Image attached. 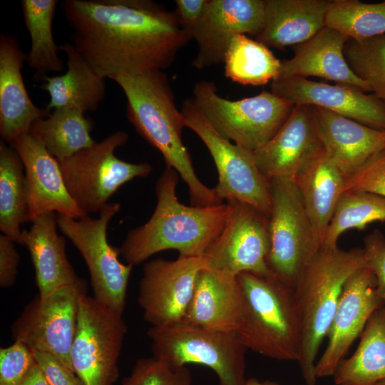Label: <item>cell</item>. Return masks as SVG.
<instances>
[{"label": "cell", "mask_w": 385, "mask_h": 385, "mask_svg": "<svg viewBox=\"0 0 385 385\" xmlns=\"http://www.w3.org/2000/svg\"><path fill=\"white\" fill-rule=\"evenodd\" d=\"M36 361L50 385H83L77 375L53 356L33 351Z\"/></svg>", "instance_id": "obj_41"}, {"label": "cell", "mask_w": 385, "mask_h": 385, "mask_svg": "<svg viewBox=\"0 0 385 385\" xmlns=\"http://www.w3.org/2000/svg\"><path fill=\"white\" fill-rule=\"evenodd\" d=\"M315 108L325 153L346 178L385 150V130Z\"/></svg>", "instance_id": "obj_23"}, {"label": "cell", "mask_w": 385, "mask_h": 385, "mask_svg": "<svg viewBox=\"0 0 385 385\" xmlns=\"http://www.w3.org/2000/svg\"><path fill=\"white\" fill-rule=\"evenodd\" d=\"M208 0H175L174 11L178 21L188 37L192 40V32L200 20Z\"/></svg>", "instance_id": "obj_43"}, {"label": "cell", "mask_w": 385, "mask_h": 385, "mask_svg": "<svg viewBox=\"0 0 385 385\" xmlns=\"http://www.w3.org/2000/svg\"><path fill=\"white\" fill-rule=\"evenodd\" d=\"M178 178L175 170L166 167L157 180V203L151 217L130 230L118 248L127 264L138 265L168 250H175L181 256L203 257L221 232L227 203L209 207L180 203L175 191Z\"/></svg>", "instance_id": "obj_3"}, {"label": "cell", "mask_w": 385, "mask_h": 385, "mask_svg": "<svg viewBox=\"0 0 385 385\" xmlns=\"http://www.w3.org/2000/svg\"><path fill=\"white\" fill-rule=\"evenodd\" d=\"M264 13V0H208L192 32L197 45L192 66L202 69L224 63L234 36L260 34Z\"/></svg>", "instance_id": "obj_18"}, {"label": "cell", "mask_w": 385, "mask_h": 385, "mask_svg": "<svg viewBox=\"0 0 385 385\" xmlns=\"http://www.w3.org/2000/svg\"><path fill=\"white\" fill-rule=\"evenodd\" d=\"M331 1L265 0L264 22L257 40L284 49L310 39L326 26Z\"/></svg>", "instance_id": "obj_25"}, {"label": "cell", "mask_w": 385, "mask_h": 385, "mask_svg": "<svg viewBox=\"0 0 385 385\" xmlns=\"http://www.w3.org/2000/svg\"><path fill=\"white\" fill-rule=\"evenodd\" d=\"M270 88L271 92L294 106L321 108L370 127L385 130V102L374 94H365L356 87L292 77L274 79Z\"/></svg>", "instance_id": "obj_20"}, {"label": "cell", "mask_w": 385, "mask_h": 385, "mask_svg": "<svg viewBox=\"0 0 385 385\" xmlns=\"http://www.w3.org/2000/svg\"><path fill=\"white\" fill-rule=\"evenodd\" d=\"M187 366H173L153 356L137 360L121 385H192Z\"/></svg>", "instance_id": "obj_37"}, {"label": "cell", "mask_w": 385, "mask_h": 385, "mask_svg": "<svg viewBox=\"0 0 385 385\" xmlns=\"http://www.w3.org/2000/svg\"><path fill=\"white\" fill-rule=\"evenodd\" d=\"M56 0H22L24 21L31 38V48L25 61L35 71L34 79L41 81L48 73L59 72L63 61L58 56L60 47L54 41L52 22Z\"/></svg>", "instance_id": "obj_31"}, {"label": "cell", "mask_w": 385, "mask_h": 385, "mask_svg": "<svg viewBox=\"0 0 385 385\" xmlns=\"http://www.w3.org/2000/svg\"><path fill=\"white\" fill-rule=\"evenodd\" d=\"M120 208L118 202L108 203L97 218L85 215L74 219L57 214V223L87 265L93 297L123 314L133 266L120 261L118 248L113 247L107 237L108 224Z\"/></svg>", "instance_id": "obj_10"}, {"label": "cell", "mask_w": 385, "mask_h": 385, "mask_svg": "<svg viewBox=\"0 0 385 385\" xmlns=\"http://www.w3.org/2000/svg\"><path fill=\"white\" fill-rule=\"evenodd\" d=\"M71 43L101 76L168 68L190 41L174 11L145 0H64Z\"/></svg>", "instance_id": "obj_1"}, {"label": "cell", "mask_w": 385, "mask_h": 385, "mask_svg": "<svg viewBox=\"0 0 385 385\" xmlns=\"http://www.w3.org/2000/svg\"><path fill=\"white\" fill-rule=\"evenodd\" d=\"M348 191L368 192L385 197V150L375 154L345 179L343 192Z\"/></svg>", "instance_id": "obj_39"}, {"label": "cell", "mask_w": 385, "mask_h": 385, "mask_svg": "<svg viewBox=\"0 0 385 385\" xmlns=\"http://www.w3.org/2000/svg\"><path fill=\"white\" fill-rule=\"evenodd\" d=\"M245 313V299L237 278L222 271L202 268L183 322L208 330L237 332Z\"/></svg>", "instance_id": "obj_21"}, {"label": "cell", "mask_w": 385, "mask_h": 385, "mask_svg": "<svg viewBox=\"0 0 385 385\" xmlns=\"http://www.w3.org/2000/svg\"><path fill=\"white\" fill-rule=\"evenodd\" d=\"M19 385H50L37 363Z\"/></svg>", "instance_id": "obj_44"}, {"label": "cell", "mask_w": 385, "mask_h": 385, "mask_svg": "<svg viewBox=\"0 0 385 385\" xmlns=\"http://www.w3.org/2000/svg\"><path fill=\"white\" fill-rule=\"evenodd\" d=\"M385 102V101H384Z\"/></svg>", "instance_id": "obj_47"}, {"label": "cell", "mask_w": 385, "mask_h": 385, "mask_svg": "<svg viewBox=\"0 0 385 385\" xmlns=\"http://www.w3.org/2000/svg\"><path fill=\"white\" fill-rule=\"evenodd\" d=\"M245 385H280V384L274 381H261L256 378H250V379H247Z\"/></svg>", "instance_id": "obj_45"}, {"label": "cell", "mask_w": 385, "mask_h": 385, "mask_svg": "<svg viewBox=\"0 0 385 385\" xmlns=\"http://www.w3.org/2000/svg\"><path fill=\"white\" fill-rule=\"evenodd\" d=\"M346 178L324 153L294 180L310 220L314 236L322 245Z\"/></svg>", "instance_id": "obj_28"}, {"label": "cell", "mask_w": 385, "mask_h": 385, "mask_svg": "<svg viewBox=\"0 0 385 385\" xmlns=\"http://www.w3.org/2000/svg\"><path fill=\"white\" fill-rule=\"evenodd\" d=\"M193 99L211 125L224 138L253 152L278 132L294 105L271 91L231 101L218 95L212 81H200Z\"/></svg>", "instance_id": "obj_6"}, {"label": "cell", "mask_w": 385, "mask_h": 385, "mask_svg": "<svg viewBox=\"0 0 385 385\" xmlns=\"http://www.w3.org/2000/svg\"><path fill=\"white\" fill-rule=\"evenodd\" d=\"M245 313L236 332L245 346L269 359L295 361L299 357L300 323L294 289L273 274L237 275Z\"/></svg>", "instance_id": "obj_5"}, {"label": "cell", "mask_w": 385, "mask_h": 385, "mask_svg": "<svg viewBox=\"0 0 385 385\" xmlns=\"http://www.w3.org/2000/svg\"><path fill=\"white\" fill-rule=\"evenodd\" d=\"M93 122L81 111L57 108L33 123L29 133L57 160L67 158L93 145L90 133Z\"/></svg>", "instance_id": "obj_30"}, {"label": "cell", "mask_w": 385, "mask_h": 385, "mask_svg": "<svg viewBox=\"0 0 385 385\" xmlns=\"http://www.w3.org/2000/svg\"><path fill=\"white\" fill-rule=\"evenodd\" d=\"M185 127L201 139L208 149L218 173L214 190L217 197L247 203L269 217L270 192L269 181L259 170L254 152L231 143L209 123L193 98L182 106Z\"/></svg>", "instance_id": "obj_11"}, {"label": "cell", "mask_w": 385, "mask_h": 385, "mask_svg": "<svg viewBox=\"0 0 385 385\" xmlns=\"http://www.w3.org/2000/svg\"><path fill=\"white\" fill-rule=\"evenodd\" d=\"M25 61L17 39L10 34L0 37V135L1 140L12 144L29 133L31 125L48 116L46 108L32 102L26 88L22 67Z\"/></svg>", "instance_id": "obj_22"}, {"label": "cell", "mask_w": 385, "mask_h": 385, "mask_svg": "<svg viewBox=\"0 0 385 385\" xmlns=\"http://www.w3.org/2000/svg\"><path fill=\"white\" fill-rule=\"evenodd\" d=\"M36 364L34 352L20 342L1 348L0 385H19Z\"/></svg>", "instance_id": "obj_38"}, {"label": "cell", "mask_w": 385, "mask_h": 385, "mask_svg": "<svg viewBox=\"0 0 385 385\" xmlns=\"http://www.w3.org/2000/svg\"><path fill=\"white\" fill-rule=\"evenodd\" d=\"M16 243L8 236L0 235V286H12L16 279L20 255L14 246Z\"/></svg>", "instance_id": "obj_42"}, {"label": "cell", "mask_w": 385, "mask_h": 385, "mask_svg": "<svg viewBox=\"0 0 385 385\" xmlns=\"http://www.w3.org/2000/svg\"><path fill=\"white\" fill-rule=\"evenodd\" d=\"M326 26L356 41L385 34V1L379 3L331 1Z\"/></svg>", "instance_id": "obj_35"}, {"label": "cell", "mask_w": 385, "mask_h": 385, "mask_svg": "<svg viewBox=\"0 0 385 385\" xmlns=\"http://www.w3.org/2000/svg\"><path fill=\"white\" fill-rule=\"evenodd\" d=\"M385 221V197L363 191L344 192L340 196L326 230L322 246H337L339 236L349 229Z\"/></svg>", "instance_id": "obj_34"}, {"label": "cell", "mask_w": 385, "mask_h": 385, "mask_svg": "<svg viewBox=\"0 0 385 385\" xmlns=\"http://www.w3.org/2000/svg\"><path fill=\"white\" fill-rule=\"evenodd\" d=\"M384 306L372 271L364 267L344 283L327 337L325 350L316 363L317 378L332 376L374 312Z\"/></svg>", "instance_id": "obj_16"}, {"label": "cell", "mask_w": 385, "mask_h": 385, "mask_svg": "<svg viewBox=\"0 0 385 385\" xmlns=\"http://www.w3.org/2000/svg\"><path fill=\"white\" fill-rule=\"evenodd\" d=\"M154 356L176 366L202 365L213 371L218 385H245L247 349L236 332L205 329L184 322L147 332Z\"/></svg>", "instance_id": "obj_7"}, {"label": "cell", "mask_w": 385, "mask_h": 385, "mask_svg": "<svg viewBox=\"0 0 385 385\" xmlns=\"http://www.w3.org/2000/svg\"><path fill=\"white\" fill-rule=\"evenodd\" d=\"M324 153L316 108L295 105L278 132L254 152V157L259 170L269 181L294 179Z\"/></svg>", "instance_id": "obj_17"}, {"label": "cell", "mask_w": 385, "mask_h": 385, "mask_svg": "<svg viewBox=\"0 0 385 385\" xmlns=\"http://www.w3.org/2000/svg\"><path fill=\"white\" fill-rule=\"evenodd\" d=\"M366 266L363 248L321 247L301 272L294 294L300 323L297 363L307 385L317 382V356L327 337L344 283Z\"/></svg>", "instance_id": "obj_4"}, {"label": "cell", "mask_w": 385, "mask_h": 385, "mask_svg": "<svg viewBox=\"0 0 385 385\" xmlns=\"http://www.w3.org/2000/svg\"><path fill=\"white\" fill-rule=\"evenodd\" d=\"M24 168L27 221L47 212L79 219L85 213L70 195L58 160L30 133L12 144Z\"/></svg>", "instance_id": "obj_19"}, {"label": "cell", "mask_w": 385, "mask_h": 385, "mask_svg": "<svg viewBox=\"0 0 385 385\" xmlns=\"http://www.w3.org/2000/svg\"><path fill=\"white\" fill-rule=\"evenodd\" d=\"M59 47L67 55L68 68L64 74L46 76L39 86L50 96L46 109L73 108L84 113L96 111L106 96V78L93 69L71 42H65Z\"/></svg>", "instance_id": "obj_27"}, {"label": "cell", "mask_w": 385, "mask_h": 385, "mask_svg": "<svg viewBox=\"0 0 385 385\" xmlns=\"http://www.w3.org/2000/svg\"><path fill=\"white\" fill-rule=\"evenodd\" d=\"M24 165L12 145L0 142V230L22 245L21 225L27 221Z\"/></svg>", "instance_id": "obj_32"}, {"label": "cell", "mask_w": 385, "mask_h": 385, "mask_svg": "<svg viewBox=\"0 0 385 385\" xmlns=\"http://www.w3.org/2000/svg\"><path fill=\"white\" fill-rule=\"evenodd\" d=\"M364 256L366 267L374 273L377 291L385 304V237L374 230L364 239Z\"/></svg>", "instance_id": "obj_40"}, {"label": "cell", "mask_w": 385, "mask_h": 385, "mask_svg": "<svg viewBox=\"0 0 385 385\" xmlns=\"http://www.w3.org/2000/svg\"><path fill=\"white\" fill-rule=\"evenodd\" d=\"M377 385H385V381L381 382L378 384Z\"/></svg>", "instance_id": "obj_46"}, {"label": "cell", "mask_w": 385, "mask_h": 385, "mask_svg": "<svg viewBox=\"0 0 385 385\" xmlns=\"http://www.w3.org/2000/svg\"><path fill=\"white\" fill-rule=\"evenodd\" d=\"M29 230L22 232V245L29 252L35 270L38 294L45 296L81 280L66 251V240L57 232V213L36 217Z\"/></svg>", "instance_id": "obj_26"}, {"label": "cell", "mask_w": 385, "mask_h": 385, "mask_svg": "<svg viewBox=\"0 0 385 385\" xmlns=\"http://www.w3.org/2000/svg\"><path fill=\"white\" fill-rule=\"evenodd\" d=\"M353 73L378 98L385 101V34L363 40L349 39L344 48Z\"/></svg>", "instance_id": "obj_36"}, {"label": "cell", "mask_w": 385, "mask_h": 385, "mask_svg": "<svg viewBox=\"0 0 385 385\" xmlns=\"http://www.w3.org/2000/svg\"><path fill=\"white\" fill-rule=\"evenodd\" d=\"M127 99V117L136 131L163 155L166 167L175 170L189 189L191 205H220L214 188L197 178L182 140L183 114L175 103L166 74L161 70L122 74L113 79Z\"/></svg>", "instance_id": "obj_2"}, {"label": "cell", "mask_w": 385, "mask_h": 385, "mask_svg": "<svg viewBox=\"0 0 385 385\" xmlns=\"http://www.w3.org/2000/svg\"><path fill=\"white\" fill-rule=\"evenodd\" d=\"M336 385H377L385 381V307L369 318L354 353L340 364Z\"/></svg>", "instance_id": "obj_29"}, {"label": "cell", "mask_w": 385, "mask_h": 385, "mask_svg": "<svg viewBox=\"0 0 385 385\" xmlns=\"http://www.w3.org/2000/svg\"><path fill=\"white\" fill-rule=\"evenodd\" d=\"M349 39L325 26L310 39L295 46L294 56L282 62L277 78L319 77L370 92L369 86L353 73L345 59L344 48Z\"/></svg>", "instance_id": "obj_24"}, {"label": "cell", "mask_w": 385, "mask_h": 385, "mask_svg": "<svg viewBox=\"0 0 385 385\" xmlns=\"http://www.w3.org/2000/svg\"><path fill=\"white\" fill-rule=\"evenodd\" d=\"M269 186L270 249L267 264L275 277L294 288L303 268L322 245L294 180L274 178Z\"/></svg>", "instance_id": "obj_9"}, {"label": "cell", "mask_w": 385, "mask_h": 385, "mask_svg": "<svg viewBox=\"0 0 385 385\" xmlns=\"http://www.w3.org/2000/svg\"><path fill=\"white\" fill-rule=\"evenodd\" d=\"M203 257L179 255L176 260L156 258L145 263L139 283L138 303L151 327L183 322Z\"/></svg>", "instance_id": "obj_15"}, {"label": "cell", "mask_w": 385, "mask_h": 385, "mask_svg": "<svg viewBox=\"0 0 385 385\" xmlns=\"http://www.w3.org/2000/svg\"><path fill=\"white\" fill-rule=\"evenodd\" d=\"M224 227L203 255L205 267L235 276L272 274L267 264L270 249L268 217L235 200L227 201Z\"/></svg>", "instance_id": "obj_14"}, {"label": "cell", "mask_w": 385, "mask_h": 385, "mask_svg": "<svg viewBox=\"0 0 385 385\" xmlns=\"http://www.w3.org/2000/svg\"><path fill=\"white\" fill-rule=\"evenodd\" d=\"M224 63L227 78L252 86L265 85L277 78L282 66L268 46L245 34L232 38Z\"/></svg>", "instance_id": "obj_33"}, {"label": "cell", "mask_w": 385, "mask_h": 385, "mask_svg": "<svg viewBox=\"0 0 385 385\" xmlns=\"http://www.w3.org/2000/svg\"><path fill=\"white\" fill-rule=\"evenodd\" d=\"M128 140L127 133L116 131L101 142L58 160L70 195L85 213L100 212L123 185L152 172L149 163H129L115 155V150Z\"/></svg>", "instance_id": "obj_8"}, {"label": "cell", "mask_w": 385, "mask_h": 385, "mask_svg": "<svg viewBox=\"0 0 385 385\" xmlns=\"http://www.w3.org/2000/svg\"><path fill=\"white\" fill-rule=\"evenodd\" d=\"M86 294L83 279L38 295L26 304L11 326L14 341L32 351L48 354L73 371L71 349L75 337L79 302Z\"/></svg>", "instance_id": "obj_13"}, {"label": "cell", "mask_w": 385, "mask_h": 385, "mask_svg": "<svg viewBox=\"0 0 385 385\" xmlns=\"http://www.w3.org/2000/svg\"><path fill=\"white\" fill-rule=\"evenodd\" d=\"M127 331L123 314L93 297H81L70 358L73 371L83 385H113L117 381Z\"/></svg>", "instance_id": "obj_12"}]
</instances>
